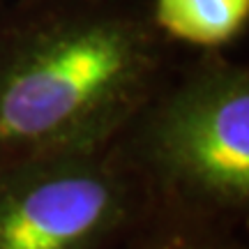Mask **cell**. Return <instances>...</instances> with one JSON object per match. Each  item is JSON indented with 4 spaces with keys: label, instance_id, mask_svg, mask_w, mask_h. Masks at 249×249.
<instances>
[{
    "label": "cell",
    "instance_id": "cell-1",
    "mask_svg": "<svg viewBox=\"0 0 249 249\" xmlns=\"http://www.w3.org/2000/svg\"><path fill=\"white\" fill-rule=\"evenodd\" d=\"M173 65L139 0H7L0 169L108 145Z\"/></svg>",
    "mask_w": 249,
    "mask_h": 249
},
{
    "label": "cell",
    "instance_id": "cell-2",
    "mask_svg": "<svg viewBox=\"0 0 249 249\" xmlns=\"http://www.w3.org/2000/svg\"><path fill=\"white\" fill-rule=\"evenodd\" d=\"M113 143L152 205L247 231V62L196 51L173 65Z\"/></svg>",
    "mask_w": 249,
    "mask_h": 249
},
{
    "label": "cell",
    "instance_id": "cell-3",
    "mask_svg": "<svg viewBox=\"0 0 249 249\" xmlns=\"http://www.w3.org/2000/svg\"><path fill=\"white\" fill-rule=\"evenodd\" d=\"M152 203L116 143L0 169V249H107Z\"/></svg>",
    "mask_w": 249,
    "mask_h": 249
},
{
    "label": "cell",
    "instance_id": "cell-4",
    "mask_svg": "<svg viewBox=\"0 0 249 249\" xmlns=\"http://www.w3.org/2000/svg\"><path fill=\"white\" fill-rule=\"evenodd\" d=\"M145 7L164 39L196 51H224L249 23V0H150Z\"/></svg>",
    "mask_w": 249,
    "mask_h": 249
},
{
    "label": "cell",
    "instance_id": "cell-5",
    "mask_svg": "<svg viewBox=\"0 0 249 249\" xmlns=\"http://www.w3.org/2000/svg\"><path fill=\"white\" fill-rule=\"evenodd\" d=\"M107 249H249L245 229L152 205Z\"/></svg>",
    "mask_w": 249,
    "mask_h": 249
},
{
    "label": "cell",
    "instance_id": "cell-6",
    "mask_svg": "<svg viewBox=\"0 0 249 249\" xmlns=\"http://www.w3.org/2000/svg\"><path fill=\"white\" fill-rule=\"evenodd\" d=\"M5 2H7V0H0V7H2V5H5Z\"/></svg>",
    "mask_w": 249,
    "mask_h": 249
}]
</instances>
